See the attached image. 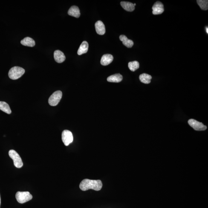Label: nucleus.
Returning a JSON list of instances; mask_svg holds the SVG:
<instances>
[{
	"label": "nucleus",
	"mask_w": 208,
	"mask_h": 208,
	"mask_svg": "<svg viewBox=\"0 0 208 208\" xmlns=\"http://www.w3.org/2000/svg\"><path fill=\"white\" fill-rule=\"evenodd\" d=\"M54 56L55 60L59 63L63 62L66 59L65 54L60 50H55L54 52Z\"/></svg>",
	"instance_id": "9d476101"
},
{
	"label": "nucleus",
	"mask_w": 208,
	"mask_h": 208,
	"mask_svg": "<svg viewBox=\"0 0 208 208\" xmlns=\"http://www.w3.org/2000/svg\"><path fill=\"white\" fill-rule=\"evenodd\" d=\"M0 110L7 114H10L11 113L10 106L4 102H0Z\"/></svg>",
	"instance_id": "6ab92c4d"
},
{
	"label": "nucleus",
	"mask_w": 208,
	"mask_h": 208,
	"mask_svg": "<svg viewBox=\"0 0 208 208\" xmlns=\"http://www.w3.org/2000/svg\"><path fill=\"white\" fill-rule=\"evenodd\" d=\"M152 13L154 15L161 14L164 11V6L160 1H157L152 7Z\"/></svg>",
	"instance_id": "6e6552de"
},
{
	"label": "nucleus",
	"mask_w": 208,
	"mask_h": 208,
	"mask_svg": "<svg viewBox=\"0 0 208 208\" xmlns=\"http://www.w3.org/2000/svg\"><path fill=\"white\" fill-rule=\"evenodd\" d=\"M9 154L10 158L13 160L14 164L16 167L21 168L22 167L23 163L22 159L20 156L16 151L13 150H10L9 151Z\"/></svg>",
	"instance_id": "7ed1b4c3"
},
{
	"label": "nucleus",
	"mask_w": 208,
	"mask_h": 208,
	"mask_svg": "<svg viewBox=\"0 0 208 208\" xmlns=\"http://www.w3.org/2000/svg\"><path fill=\"white\" fill-rule=\"evenodd\" d=\"M62 97V93L60 91L55 92L49 98L48 102L51 106H56L58 105Z\"/></svg>",
	"instance_id": "39448f33"
},
{
	"label": "nucleus",
	"mask_w": 208,
	"mask_h": 208,
	"mask_svg": "<svg viewBox=\"0 0 208 208\" xmlns=\"http://www.w3.org/2000/svg\"><path fill=\"white\" fill-rule=\"evenodd\" d=\"M62 140L66 146H68L73 142V137L72 133L68 130L63 131L62 134Z\"/></svg>",
	"instance_id": "0eeeda50"
},
{
	"label": "nucleus",
	"mask_w": 208,
	"mask_h": 208,
	"mask_svg": "<svg viewBox=\"0 0 208 208\" xmlns=\"http://www.w3.org/2000/svg\"><path fill=\"white\" fill-rule=\"evenodd\" d=\"M123 79V76L120 74H116L109 76L107 80L109 82H119Z\"/></svg>",
	"instance_id": "dca6fc26"
},
{
	"label": "nucleus",
	"mask_w": 208,
	"mask_h": 208,
	"mask_svg": "<svg viewBox=\"0 0 208 208\" xmlns=\"http://www.w3.org/2000/svg\"><path fill=\"white\" fill-rule=\"evenodd\" d=\"M16 198L18 202L24 203L31 200L33 196L29 192H18L16 193Z\"/></svg>",
	"instance_id": "20e7f679"
},
{
	"label": "nucleus",
	"mask_w": 208,
	"mask_h": 208,
	"mask_svg": "<svg viewBox=\"0 0 208 208\" xmlns=\"http://www.w3.org/2000/svg\"><path fill=\"white\" fill-rule=\"evenodd\" d=\"M136 5V4H134V6H135Z\"/></svg>",
	"instance_id": "b1692460"
},
{
	"label": "nucleus",
	"mask_w": 208,
	"mask_h": 208,
	"mask_svg": "<svg viewBox=\"0 0 208 208\" xmlns=\"http://www.w3.org/2000/svg\"><path fill=\"white\" fill-rule=\"evenodd\" d=\"M68 14L70 16L79 18L80 16V10L78 7L76 6H73L70 7L68 11Z\"/></svg>",
	"instance_id": "f8f14e48"
},
{
	"label": "nucleus",
	"mask_w": 208,
	"mask_h": 208,
	"mask_svg": "<svg viewBox=\"0 0 208 208\" xmlns=\"http://www.w3.org/2000/svg\"><path fill=\"white\" fill-rule=\"evenodd\" d=\"M22 45L30 47L34 46L35 45V41L30 37H26L22 39L21 42Z\"/></svg>",
	"instance_id": "f3484780"
},
{
	"label": "nucleus",
	"mask_w": 208,
	"mask_h": 208,
	"mask_svg": "<svg viewBox=\"0 0 208 208\" xmlns=\"http://www.w3.org/2000/svg\"><path fill=\"white\" fill-rule=\"evenodd\" d=\"M1 196H0V206H1Z\"/></svg>",
	"instance_id": "5701e85b"
},
{
	"label": "nucleus",
	"mask_w": 208,
	"mask_h": 208,
	"mask_svg": "<svg viewBox=\"0 0 208 208\" xmlns=\"http://www.w3.org/2000/svg\"><path fill=\"white\" fill-rule=\"evenodd\" d=\"M88 42L86 41H83L78 50V55H81L86 53L88 51Z\"/></svg>",
	"instance_id": "ddd939ff"
},
{
	"label": "nucleus",
	"mask_w": 208,
	"mask_h": 208,
	"mask_svg": "<svg viewBox=\"0 0 208 208\" xmlns=\"http://www.w3.org/2000/svg\"><path fill=\"white\" fill-rule=\"evenodd\" d=\"M128 68L131 71L134 72L138 69L140 66L139 63L137 61L130 62L128 63Z\"/></svg>",
	"instance_id": "aec40b11"
},
{
	"label": "nucleus",
	"mask_w": 208,
	"mask_h": 208,
	"mask_svg": "<svg viewBox=\"0 0 208 208\" xmlns=\"http://www.w3.org/2000/svg\"><path fill=\"white\" fill-rule=\"evenodd\" d=\"M206 33H207V34H208V27H206Z\"/></svg>",
	"instance_id": "4be33fe9"
},
{
	"label": "nucleus",
	"mask_w": 208,
	"mask_h": 208,
	"mask_svg": "<svg viewBox=\"0 0 208 208\" xmlns=\"http://www.w3.org/2000/svg\"><path fill=\"white\" fill-rule=\"evenodd\" d=\"M197 4L202 10H207L208 9V1L207 0H197Z\"/></svg>",
	"instance_id": "412c9836"
},
{
	"label": "nucleus",
	"mask_w": 208,
	"mask_h": 208,
	"mask_svg": "<svg viewBox=\"0 0 208 208\" xmlns=\"http://www.w3.org/2000/svg\"><path fill=\"white\" fill-rule=\"evenodd\" d=\"M96 33L99 35H103L105 34V26L102 21H98L95 24Z\"/></svg>",
	"instance_id": "1a4fd4ad"
},
{
	"label": "nucleus",
	"mask_w": 208,
	"mask_h": 208,
	"mask_svg": "<svg viewBox=\"0 0 208 208\" xmlns=\"http://www.w3.org/2000/svg\"><path fill=\"white\" fill-rule=\"evenodd\" d=\"M121 5L125 10L129 12H132L135 9L134 4L132 3L122 1L120 3Z\"/></svg>",
	"instance_id": "2eb2a0df"
},
{
	"label": "nucleus",
	"mask_w": 208,
	"mask_h": 208,
	"mask_svg": "<svg viewBox=\"0 0 208 208\" xmlns=\"http://www.w3.org/2000/svg\"><path fill=\"white\" fill-rule=\"evenodd\" d=\"M102 182L100 180H91L88 179L82 180L79 185V188L84 191L89 189L99 191L102 189Z\"/></svg>",
	"instance_id": "f257e3e1"
},
{
	"label": "nucleus",
	"mask_w": 208,
	"mask_h": 208,
	"mask_svg": "<svg viewBox=\"0 0 208 208\" xmlns=\"http://www.w3.org/2000/svg\"><path fill=\"white\" fill-rule=\"evenodd\" d=\"M25 73V70L21 67L15 66L11 68L9 72L8 75L10 79L16 80L21 77Z\"/></svg>",
	"instance_id": "f03ea898"
},
{
	"label": "nucleus",
	"mask_w": 208,
	"mask_h": 208,
	"mask_svg": "<svg viewBox=\"0 0 208 208\" xmlns=\"http://www.w3.org/2000/svg\"><path fill=\"white\" fill-rule=\"evenodd\" d=\"M114 57L110 54H104L101 60V64L103 66L109 65L114 60Z\"/></svg>",
	"instance_id": "9b49d317"
},
{
	"label": "nucleus",
	"mask_w": 208,
	"mask_h": 208,
	"mask_svg": "<svg viewBox=\"0 0 208 208\" xmlns=\"http://www.w3.org/2000/svg\"><path fill=\"white\" fill-rule=\"evenodd\" d=\"M120 39L125 46L128 48H131L134 45V43L133 41L128 39L125 35H121L120 36Z\"/></svg>",
	"instance_id": "4468645a"
},
{
	"label": "nucleus",
	"mask_w": 208,
	"mask_h": 208,
	"mask_svg": "<svg viewBox=\"0 0 208 208\" xmlns=\"http://www.w3.org/2000/svg\"><path fill=\"white\" fill-rule=\"evenodd\" d=\"M139 79L140 82L142 83L148 84H149L151 82V79H152V77L149 74L143 73L140 75L139 76Z\"/></svg>",
	"instance_id": "a211bd4d"
},
{
	"label": "nucleus",
	"mask_w": 208,
	"mask_h": 208,
	"mask_svg": "<svg viewBox=\"0 0 208 208\" xmlns=\"http://www.w3.org/2000/svg\"><path fill=\"white\" fill-rule=\"evenodd\" d=\"M188 122L190 126L193 128L195 130L204 131L207 129V127L205 126L202 123L198 122L194 119H190Z\"/></svg>",
	"instance_id": "423d86ee"
}]
</instances>
